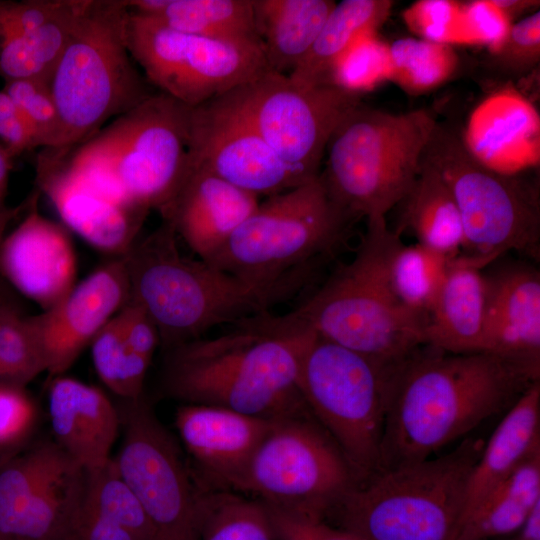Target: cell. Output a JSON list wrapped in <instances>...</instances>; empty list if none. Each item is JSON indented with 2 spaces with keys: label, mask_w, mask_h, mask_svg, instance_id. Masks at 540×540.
I'll return each mask as SVG.
<instances>
[{
  "label": "cell",
  "mask_w": 540,
  "mask_h": 540,
  "mask_svg": "<svg viewBox=\"0 0 540 540\" xmlns=\"http://www.w3.org/2000/svg\"><path fill=\"white\" fill-rule=\"evenodd\" d=\"M84 498L94 510L139 540H157L151 522L112 457L100 466L85 469Z\"/></svg>",
  "instance_id": "d590c367"
},
{
  "label": "cell",
  "mask_w": 540,
  "mask_h": 540,
  "mask_svg": "<svg viewBox=\"0 0 540 540\" xmlns=\"http://www.w3.org/2000/svg\"><path fill=\"white\" fill-rule=\"evenodd\" d=\"M176 237L171 224L163 220L122 256L129 300L153 321L166 351L200 338L215 326L235 325L270 312L294 297L311 277L302 273L272 283L248 280L183 256Z\"/></svg>",
  "instance_id": "3957f363"
},
{
  "label": "cell",
  "mask_w": 540,
  "mask_h": 540,
  "mask_svg": "<svg viewBox=\"0 0 540 540\" xmlns=\"http://www.w3.org/2000/svg\"><path fill=\"white\" fill-rule=\"evenodd\" d=\"M125 400L119 410L123 442L112 457L118 473L139 500L157 540H199L198 490L175 441L142 396Z\"/></svg>",
  "instance_id": "9a60e30c"
},
{
  "label": "cell",
  "mask_w": 540,
  "mask_h": 540,
  "mask_svg": "<svg viewBox=\"0 0 540 540\" xmlns=\"http://www.w3.org/2000/svg\"><path fill=\"white\" fill-rule=\"evenodd\" d=\"M19 451H3V450H0V468L8 461L10 460L13 456H15L16 454H18Z\"/></svg>",
  "instance_id": "db71d44e"
},
{
  "label": "cell",
  "mask_w": 540,
  "mask_h": 540,
  "mask_svg": "<svg viewBox=\"0 0 540 540\" xmlns=\"http://www.w3.org/2000/svg\"><path fill=\"white\" fill-rule=\"evenodd\" d=\"M540 62V11L512 23L504 39L481 61L484 72L498 81L520 79Z\"/></svg>",
  "instance_id": "f35d334b"
},
{
  "label": "cell",
  "mask_w": 540,
  "mask_h": 540,
  "mask_svg": "<svg viewBox=\"0 0 540 540\" xmlns=\"http://www.w3.org/2000/svg\"><path fill=\"white\" fill-rule=\"evenodd\" d=\"M258 204L257 195L192 166L162 217L199 260L210 263Z\"/></svg>",
  "instance_id": "7402d4cb"
},
{
  "label": "cell",
  "mask_w": 540,
  "mask_h": 540,
  "mask_svg": "<svg viewBox=\"0 0 540 540\" xmlns=\"http://www.w3.org/2000/svg\"><path fill=\"white\" fill-rule=\"evenodd\" d=\"M11 160L12 157L5 147L0 144V212L6 208L4 199L7 191L9 171L11 169Z\"/></svg>",
  "instance_id": "816d5d0a"
},
{
  "label": "cell",
  "mask_w": 540,
  "mask_h": 540,
  "mask_svg": "<svg viewBox=\"0 0 540 540\" xmlns=\"http://www.w3.org/2000/svg\"><path fill=\"white\" fill-rule=\"evenodd\" d=\"M44 371L43 353L27 317L4 301L0 305V380L22 388Z\"/></svg>",
  "instance_id": "74e56055"
},
{
  "label": "cell",
  "mask_w": 540,
  "mask_h": 540,
  "mask_svg": "<svg viewBox=\"0 0 540 540\" xmlns=\"http://www.w3.org/2000/svg\"><path fill=\"white\" fill-rule=\"evenodd\" d=\"M221 98L238 112L286 163L320 174L329 139L361 92L336 83L306 85L268 71Z\"/></svg>",
  "instance_id": "5bb4252c"
},
{
  "label": "cell",
  "mask_w": 540,
  "mask_h": 540,
  "mask_svg": "<svg viewBox=\"0 0 540 540\" xmlns=\"http://www.w3.org/2000/svg\"><path fill=\"white\" fill-rule=\"evenodd\" d=\"M311 414L275 419L237 491L269 509L325 520L358 483L331 437Z\"/></svg>",
  "instance_id": "7c38bea8"
},
{
  "label": "cell",
  "mask_w": 540,
  "mask_h": 540,
  "mask_svg": "<svg viewBox=\"0 0 540 540\" xmlns=\"http://www.w3.org/2000/svg\"><path fill=\"white\" fill-rule=\"evenodd\" d=\"M514 540H516V539H514Z\"/></svg>",
  "instance_id": "6f0895ef"
},
{
  "label": "cell",
  "mask_w": 540,
  "mask_h": 540,
  "mask_svg": "<svg viewBox=\"0 0 540 540\" xmlns=\"http://www.w3.org/2000/svg\"><path fill=\"white\" fill-rule=\"evenodd\" d=\"M130 298L123 257L104 264L55 305L27 317L43 353L46 372L67 371L97 333Z\"/></svg>",
  "instance_id": "e0dca14e"
},
{
  "label": "cell",
  "mask_w": 540,
  "mask_h": 540,
  "mask_svg": "<svg viewBox=\"0 0 540 540\" xmlns=\"http://www.w3.org/2000/svg\"><path fill=\"white\" fill-rule=\"evenodd\" d=\"M512 23L489 0L460 5L457 41L485 44L495 49L506 36Z\"/></svg>",
  "instance_id": "b9f144b4"
},
{
  "label": "cell",
  "mask_w": 540,
  "mask_h": 540,
  "mask_svg": "<svg viewBox=\"0 0 540 540\" xmlns=\"http://www.w3.org/2000/svg\"><path fill=\"white\" fill-rule=\"evenodd\" d=\"M460 4L449 0H421L404 13V21L420 39L449 43L457 41Z\"/></svg>",
  "instance_id": "60d3db41"
},
{
  "label": "cell",
  "mask_w": 540,
  "mask_h": 540,
  "mask_svg": "<svg viewBox=\"0 0 540 540\" xmlns=\"http://www.w3.org/2000/svg\"><path fill=\"white\" fill-rule=\"evenodd\" d=\"M189 154L192 166L258 197L287 191L317 177L283 161L221 97L190 107Z\"/></svg>",
  "instance_id": "2e32d148"
},
{
  "label": "cell",
  "mask_w": 540,
  "mask_h": 540,
  "mask_svg": "<svg viewBox=\"0 0 540 540\" xmlns=\"http://www.w3.org/2000/svg\"><path fill=\"white\" fill-rule=\"evenodd\" d=\"M485 441L379 470L359 481L330 516L363 540H453L471 470Z\"/></svg>",
  "instance_id": "5b68a950"
},
{
  "label": "cell",
  "mask_w": 540,
  "mask_h": 540,
  "mask_svg": "<svg viewBox=\"0 0 540 540\" xmlns=\"http://www.w3.org/2000/svg\"><path fill=\"white\" fill-rule=\"evenodd\" d=\"M36 183L63 222L90 245L123 256L137 241L149 211L125 206L87 181L68 163L64 148H43Z\"/></svg>",
  "instance_id": "ac0fdd59"
},
{
  "label": "cell",
  "mask_w": 540,
  "mask_h": 540,
  "mask_svg": "<svg viewBox=\"0 0 540 540\" xmlns=\"http://www.w3.org/2000/svg\"><path fill=\"white\" fill-rule=\"evenodd\" d=\"M274 420L199 404H183L175 427L205 483L237 491L258 445Z\"/></svg>",
  "instance_id": "d6986e66"
},
{
  "label": "cell",
  "mask_w": 540,
  "mask_h": 540,
  "mask_svg": "<svg viewBox=\"0 0 540 540\" xmlns=\"http://www.w3.org/2000/svg\"><path fill=\"white\" fill-rule=\"evenodd\" d=\"M34 419V406L21 388L0 385V450L19 451Z\"/></svg>",
  "instance_id": "7bdbcfd3"
},
{
  "label": "cell",
  "mask_w": 540,
  "mask_h": 540,
  "mask_svg": "<svg viewBox=\"0 0 540 540\" xmlns=\"http://www.w3.org/2000/svg\"><path fill=\"white\" fill-rule=\"evenodd\" d=\"M452 259L418 243L405 245L398 238L387 259L393 294L406 309L426 322Z\"/></svg>",
  "instance_id": "836d02e7"
},
{
  "label": "cell",
  "mask_w": 540,
  "mask_h": 540,
  "mask_svg": "<svg viewBox=\"0 0 540 540\" xmlns=\"http://www.w3.org/2000/svg\"><path fill=\"white\" fill-rule=\"evenodd\" d=\"M199 540H278L266 507L230 490H198Z\"/></svg>",
  "instance_id": "d6a6232c"
},
{
  "label": "cell",
  "mask_w": 540,
  "mask_h": 540,
  "mask_svg": "<svg viewBox=\"0 0 540 540\" xmlns=\"http://www.w3.org/2000/svg\"><path fill=\"white\" fill-rule=\"evenodd\" d=\"M336 2L252 0L254 24L270 71L289 75L304 60Z\"/></svg>",
  "instance_id": "484cf974"
},
{
  "label": "cell",
  "mask_w": 540,
  "mask_h": 540,
  "mask_svg": "<svg viewBox=\"0 0 540 540\" xmlns=\"http://www.w3.org/2000/svg\"><path fill=\"white\" fill-rule=\"evenodd\" d=\"M236 329L167 350L163 388L184 404L221 407L264 419L310 414L298 388L313 332L281 326L263 313Z\"/></svg>",
  "instance_id": "7a4b0ae2"
},
{
  "label": "cell",
  "mask_w": 540,
  "mask_h": 540,
  "mask_svg": "<svg viewBox=\"0 0 540 540\" xmlns=\"http://www.w3.org/2000/svg\"><path fill=\"white\" fill-rule=\"evenodd\" d=\"M511 23L517 17L529 15L539 8L538 0H489Z\"/></svg>",
  "instance_id": "681fc988"
},
{
  "label": "cell",
  "mask_w": 540,
  "mask_h": 540,
  "mask_svg": "<svg viewBox=\"0 0 540 540\" xmlns=\"http://www.w3.org/2000/svg\"><path fill=\"white\" fill-rule=\"evenodd\" d=\"M4 301H5L4 299L0 300V305H1Z\"/></svg>",
  "instance_id": "11a10c76"
},
{
  "label": "cell",
  "mask_w": 540,
  "mask_h": 540,
  "mask_svg": "<svg viewBox=\"0 0 540 540\" xmlns=\"http://www.w3.org/2000/svg\"><path fill=\"white\" fill-rule=\"evenodd\" d=\"M4 90L32 126L36 147L55 148L60 133V122L49 82L37 79L9 81Z\"/></svg>",
  "instance_id": "ab89813d"
},
{
  "label": "cell",
  "mask_w": 540,
  "mask_h": 540,
  "mask_svg": "<svg viewBox=\"0 0 540 540\" xmlns=\"http://www.w3.org/2000/svg\"><path fill=\"white\" fill-rule=\"evenodd\" d=\"M486 283L482 353L540 369V274L521 263L500 266Z\"/></svg>",
  "instance_id": "44dd1931"
},
{
  "label": "cell",
  "mask_w": 540,
  "mask_h": 540,
  "mask_svg": "<svg viewBox=\"0 0 540 540\" xmlns=\"http://www.w3.org/2000/svg\"><path fill=\"white\" fill-rule=\"evenodd\" d=\"M437 120L432 109L394 114L360 102L326 147L320 176L330 195L356 218L385 217L417 178Z\"/></svg>",
  "instance_id": "52a82bcc"
},
{
  "label": "cell",
  "mask_w": 540,
  "mask_h": 540,
  "mask_svg": "<svg viewBox=\"0 0 540 540\" xmlns=\"http://www.w3.org/2000/svg\"><path fill=\"white\" fill-rule=\"evenodd\" d=\"M537 381L540 369L497 355L420 346L391 370L378 471L436 455Z\"/></svg>",
  "instance_id": "6da1fadb"
},
{
  "label": "cell",
  "mask_w": 540,
  "mask_h": 540,
  "mask_svg": "<svg viewBox=\"0 0 540 540\" xmlns=\"http://www.w3.org/2000/svg\"><path fill=\"white\" fill-rule=\"evenodd\" d=\"M90 344L94 368L101 381L124 399L141 397L151 361L127 346L117 315L108 321Z\"/></svg>",
  "instance_id": "8d00e7d4"
},
{
  "label": "cell",
  "mask_w": 540,
  "mask_h": 540,
  "mask_svg": "<svg viewBox=\"0 0 540 540\" xmlns=\"http://www.w3.org/2000/svg\"><path fill=\"white\" fill-rule=\"evenodd\" d=\"M30 199L26 203H22L17 207L8 208L6 207L3 211L0 212V249L5 238V231L10 221L13 220L20 212L29 206Z\"/></svg>",
  "instance_id": "f5cc1de1"
},
{
  "label": "cell",
  "mask_w": 540,
  "mask_h": 540,
  "mask_svg": "<svg viewBox=\"0 0 540 540\" xmlns=\"http://www.w3.org/2000/svg\"><path fill=\"white\" fill-rule=\"evenodd\" d=\"M393 1L343 0L336 3L301 64L288 76L306 85L334 83L336 70L363 37L376 33Z\"/></svg>",
  "instance_id": "4316f807"
},
{
  "label": "cell",
  "mask_w": 540,
  "mask_h": 540,
  "mask_svg": "<svg viewBox=\"0 0 540 540\" xmlns=\"http://www.w3.org/2000/svg\"><path fill=\"white\" fill-rule=\"evenodd\" d=\"M393 367L314 332L301 357L298 388L308 411L343 453L358 482L379 469Z\"/></svg>",
  "instance_id": "8fae6325"
},
{
  "label": "cell",
  "mask_w": 540,
  "mask_h": 540,
  "mask_svg": "<svg viewBox=\"0 0 540 540\" xmlns=\"http://www.w3.org/2000/svg\"><path fill=\"white\" fill-rule=\"evenodd\" d=\"M126 5L129 10L177 31L259 41L252 0H130Z\"/></svg>",
  "instance_id": "f546056e"
},
{
  "label": "cell",
  "mask_w": 540,
  "mask_h": 540,
  "mask_svg": "<svg viewBox=\"0 0 540 540\" xmlns=\"http://www.w3.org/2000/svg\"><path fill=\"white\" fill-rule=\"evenodd\" d=\"M85 491V489H84ZM61 540H139L85 501L84 495Z\"/></svg>",
  "instance_id": "bcb514c9"
},
{
  "label": "cell",
  "mask_w": 540,
  "mask_h": 540,
  "mask_svg": "<svg viewBox=\"0 0 540 540\" xmlns=\"http://www.w3.org/2000/svg\"><path fill=\"white\" fill-rule=\"evenodd\" d=\"M539 451L540 381H537L504 413L484 443L468 479L459 525L518 465Z\"/></svg>",
  "instance_id": "d4e9b609"
},
{
  "label": "cell",
  "mask_w": 540,
  "mask_h": 540,
  "mask_svg": "<svg viewBox=\"0 0 540 540\" xmlns=\"http://www.w3.org/2000/svg\"><path fill=\"white\" fill-rule=\"evenodd\" d=\"M422 161L439 173L457 204L466 250L462 255L481 269L509 251L539 255L538 188L480 159L460 120H437Z\"/></svg>",
  "instance_id": "ba28073f"
},
{
  "label": "cell",
  "mask_w": 540,
  "mask_h": 540,
  "mask_svg": "<svg viewBox=\"0 0 540 540\" xmlns=\"http://www.w3.org/2000/svg\"><path fill=\"white\" fill-rule=\"evenodd\" d=\"M398 205H401L399 230H409L418 244L447 257L460 255L464 235L459 210L434 168L421 161L417 178Z\"/></svg>",
  "instance_id": "83f0119b"
},
{
  "label": "cell",
  "mask_w": 540,
  "mask_h": 540,
  "mask_svg": "<svg viewBox=\"0 0 540 540\" xmlns=\"http://www.w3.org/2000/svg\"><path fill=\"white\" fill-rule=\"evenodd\" d=\"M127 346L136 354L151 361L160 343L158 330L147 313L136 303L128 300L117 313Z\"/></svg>",
  "instance_id": "7dc6e473"
},
{
  "label": "cell",
  "mask_w": 540,
  "mask_h": 540,
  "mask_svg": "<svg viewBox=\"0 0 540 540\" xmlns=\"http://www.w3.org/2000/svg\"><path fill=\"white\" fill-rule=\"evenodd\" d=\"M355 219L319 174L259 202L208 264L248 280L278 282L312 271L320 256L344 240Z\"/></svg>",
  "instance_id": "30bf717a"
},
{
  "label": "cell",
  "mask_w": 540,
  "mask_h": 540,
  "mask_svg": "<svg viewBox=\"0 0 540 540\" xmlns=\"http://www.w3.org/2000/svg\"><path fill=\"white\" fill-rule=\"evenodd\" d=\"M518 532L516 540H540V501L530 510Z\"/></svg>",
  "instance_id": "f907efd6"
},
{
  "label": "cell",
  "mask_w": 540,
  "mask_h": 540,
  "mask_svg": "<svg viewBox=\"0 0 540 540\" xmlns=\"http://www.w3.org/2000/svg\"><path fill=\"white\" fill-rule=\"evenodd\" d=\"M366 221L354 258L293 310L273 316L283 326L312 331L395 366L424 345L425 320L406 309L389 285L387 259L400 235L385 217Z\"/></svg>",
  "instance_id": "277c9868"
},
{
  "label": "cell",
  "mask_w": 540,
  "mask_h": 540,
  "mask_svg": "<svg viewBox=\"0 0 540 540\" xmlns=\"http://www.w3.org/2000/svg\"><path fill=\"white\" fill-rule=\"evenodd\" d=\"M190 107L158 92L82 143L66 147L71 164L102 175L129 201L162 215L191 170Z\"/></svg>",
  "instance_id": "9c48e42d"
},
{
  "label": "cell",
  "mask_w": 540,
  "mask_h": 540,
  "mask_svg": "<svg viewBox=\"0 0 540 540\" xmlns=\"http://www.w3.org/2000/svg\"><path fill=\"white\" fill-rule=\"evenodd\" d=\"M37 199L38 193L31 197L25 218L5 236L0 271L18 291L47 310L74 287L76 257L67 232L40 214Z\"/></svg>",
  "instance_id": "ffe728a7"
},
{
  "label": "cell",
  "mask_w": 540,
  "mask_h": 540,
  "mask_svg": "<svg viewBox=\"0 0 540 540\" xmlns=\"http://www.w3.org/2000/svg\"><path fill=\"white\" fill-rule=\"evenodd\" d=\"M0 138L12 158L36 147L32 126L5 90L0 91Z\"/></svg>",
  "instance_id": "c3c4849f"
},
{
  "label": "cell",
  "mask_w": 540,
  "mask_h": 540,
  "mask_svg": "<svg viewBox=\"0 0 540 540\" xmlns=\"http://www.w3.org/2000/svg\"><path fill=\"white\" fill-rule=\"evenodd\" d=\"M84 2L74 0L66 13L30 34L0 32V75L6 82L24 79L49 82Z\"/></svg>",
  "instance_id": "1f68e13d"
},
{
  "label": "cell",
  "mask_w": 540,
  "mask_h": 540,
  "mask_svg": "<svg viewBox=\"0 0 540 540\" xmlns=\"http://www.w3.org/2000/svg\"><path fill=\"white\" fill-rule=\"evenodd\" d=\"M74 0L0 2V32L27 35L66 13Z\"/></svg>",
  "instance_id": "ee69618b"
},
{
  "label": "cell",
  "mask_w": 540,
  "mask_h": 540,
  "mask_svg": "<svg viewBox=\"0 0 540 540\" xmlns=\"http://www.w3.org/2000/svg\"><path fill=\"white\" fill-rule=\"evenodd\" d=\"M78 465L55 441L39 442L0 468V540H12L31 499Z\"/></svg>",
  "instance_id": "4dcf8cb0"
},
{
  "label": "cell",
  "mask_w": 540,
  "mask_h": 540,
  "mask_svg": "<svg viewBox=\"0 0 540 540\" xmlns=\"http://www.w3.org/2000/svg\"><path fill=\"white\" fill-rule=\"evenodd\" d=\"M48 411L55 442L78 465L89 469L111 458L121 423L119 411L102 390L57 376L49 387Z\"/></svg>",
  "instance_id": "603a6c76"
},
{
  "label": "cell",
  "mask_w": 540,
  "mask_h": 540,
  "mask_svg": "<svg viewBox=\"0 0 540 540\" xmlns=\"http://www.w3.org/2000/svg\"><path fill=\"white\" fill-rule=\"evenodd\" d=\"M125 39L145 79L189 107L221 97L270 71L259 41L189 34L129 9Z\"/></svg>",
  "instance_id": "4fadbf2b"
},
{
  "label": "cell",
  "mask_w": 540,
  "mask_h": 540,
  "mask_svg": "<svg viewBox=\"0 0 540 540\" xmlns=\"http://www.w3.org/2000/svg\"><path fill=\"white\" fill-rule=\"evenodd\" d=\"M266 507V506H265ZM278 540H363L325 520L288 515L266 507Z\"/></svg>",
  "instance_id": "f6af8a7d"
},
{
  "label": "cell",
  "mask_w": 540,
  "mask_h": 540,
  "mask_svg": "<svg viewBox=\"0 0 540 540\" xmlns=\"http://www.w3.org/2000/svg\"><path fill=\"white\" fill-rule=\"evenodd\" d=\"M486 283L484 269L460 254L450 262L427 314L424 345L454 353H482Z\"/></svg>",
  "instance_id": "cb8c5ba5"
},
{
  "label": "cell",
  "mask_w": 540,
  "mask_h": 540,
  "mask_svg": "<svg viewBox=\"0 0 540 540\" xmlns=\"http://www.w3.org/2000/svg\"><path fill=\"white\" fill-rule=\"evenodd\" d=\"M127 14L126 1L85 0L49 80L60 122L55 148L82 143L153 94L126 45Z\"/></svg>",
  "instance_id": "8992f818"
},
{
  "label": "cell",
  "mask_w": 540,
  "mask_h": 540,
  "mask_svg": "<svg viewBox=\"0 0 540 540\" xmlns=\"http://www.w3.org/2000/svg\"><path fill=\"white\" fill-rule=\"evenodd\" d=\"M540 501V451L518 465L461 521L453 540H492L518 531Z\"/></svg>",
  "instance_id": "f1b7e54d"
},
{
  "label": "cell",
  "mask_w": 540,
  "mask_h": 540,
  "mask_svg": "<svg viewBox=\"0 0 540 540\" xmlns=\"http://www.w3.org/2000/svg\"><path fill=\"white\" fill-rule=\"evenodd\" d=\"M389 79L412 95L427 93L455 77L461 67L449 43L401 38L388 45Z\"/></svg>",
  "instance_id": "e575fe53"
},
{
  "label": "cell",
  "mask_w": 540,
  "mask_h": 540,
  "mask_svg": "<svg viewBox=\"0 0 540 540\" xmlns=\"http://www.w3.org/2000/svg\"><path fill=\"white\" fill-rule=\"evenodd\" d=\"M2 299H3V298H2L1 295H0V300H2Z\"/></svg>",
  "instance_id": "9f6ffc18"
}]
</instances>
